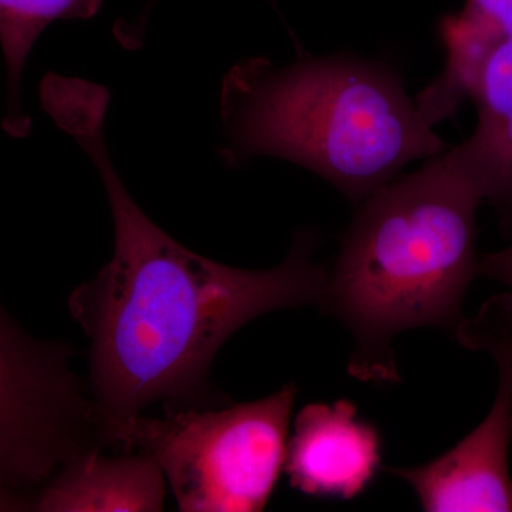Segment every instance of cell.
Segmentation results:
<instances>
[{"instance_id":"6da1fadb","label":"cell","mask_w":512,"mask_h":512,"mask_svg":"<svg viewBox=\"0 0 512 512\" xmlns=\"http://www.w3.org/2000/svg\"><path fill=\"white\" fill-rule=\"evenodd\" d=\"M110 94L77 80L57 89L46 113L92 160L109 200L113 256L69 296L70 316L90 342L89 384L107 434L153 404L207 409L211 365L248 322L322 301L328 275L298 237L268 271L222 265L185 248L150 220L117 173L106 143Z\"/></svg>"},{"instance_id":"7a4b0ae2","label":"cell","mask_w":512,"mask_h":512,"mask_svg":"<svg viewBox=\"0 0 512 512\" xmlns=\"http://www.w3.org/2000/svg\"><path fill=\"white\" fill-rule=\"evenodd\" d=\"M228 165L276 157L325 178L352 201H365L413 161L447 144L407 96L387 64L350 55L308 57L276 66L242 60L221 90Z\"/></svg>"},{"instance_id":"3957f363","label":"cell","mask_w":512,"mask_h":512,"mask_svg":"<svg viewBox=\"0 0 512 512\" xmlns=\"http://www.w3.org/2000/svg\"><path fill=\"white\" fill-rule=\"evenodd\" d=\"M481 202L443 154L366 198L320 301L352 332L353 375L396 382L394 336L460 325L461 303L478 275Z\"/></svg>"},{"instance_id":"277c9868","label":"cell","mask_w":512,"mask_h":512,"mask_svg":"<svg viewBox=\"0 0 512 512\" xmlns=\"http://www.w3.org/2000/svg\"><path fill=\"white\" fill-rule=\"evenodd\" d=\"M296 394L291 383L227 409L138 414L113 430V451L153 457L180 511H262L285 468Z\"/></svg>"},{"instance_id":"5b68a950","label":"cell","mask_w":512,"mask_h":512,"mask_svg":"<svg viewBox=\"0 0 512 512\" xmlns=\"http://www.w3.org/2000/svg\"><path fill=\"white\" fill-rule=\"evenodd\" d=\"M66 343L29 335L0 303V488L26 498L110 440Z\"/></svg>"},{"instance_id":"8992f818","label":"cell","mask_w":512,"mask_h":512,"mask_svg":"<svg viewBox=\"0 0 512 512\" xmlns=\"http://www.w3.org/2000/svg\"><path fill=\"white\" fill-rule=\"evenodd\" d=\"M500 382L493 407L466 439L429 464L392 468L413 488L424 511L511 512L508 448L512 436V349L491 353Z\"/></svg>"},{"instance_id":"52a82bcc","label":"cell","mask_w":512,"mask_h":512,"mask_svg":"<svg viewBox=\"0 0 512 512\" xmlns=\"http://www.w3.org/2000/svg\"><path fill=\"white\" fill-rule=\"evenodd\" d=\"M382 460V441L348 400L303 407L286 450L291 485L311 497L350 500L372 483Z\"/></svg>"},{"instance_id":"ba28073f","label":"cell","mask_w":512,"mask_h":512,"mask_svg":"<svg viewBox=\"0 0 512 512\" xmlns=\"http://www.w3.org/2000/svg\"><path fill=\"white\" fill-rule=\"evenodd\" d=\"M167 480L141 451H92L70 461L37 493L35 511H163Z\"/></svg>"},{"instance_id":"9c48e42d","label":"cell","mask_w":512,"mask_h":512,"mask_svg":"<svg viewBox=\"0 0 512 512\" xmlns=\"http://www.w3.org/2000/svg\"><path fill=\"white\" fill-rule=\"evenodd\" d=\"M477 124L471 136L444 158L512 221V36L494 50L477 92Z\"/></svg>"},{"instance_id":"30bf717a","label":"cell","mask_w":512,"mask_h":512,"mask_svg":"<svg viewBox=\"0 0 512 512\" xmlns=\"http://www.w3.org/2000/svg\"><path fill=\"white\" fill-rule=\"evenodd\" d=\"M101 5L103 0H0V49L6 66L2 127L9 136L26 137L32 128L20 99V84L37 39L57 20L93 18Z\"/></svg>"},{"instance_id":"8fae6325","label":"cell","mask_w":512,"mask_h":512,"mask_svg":"<svg viewBox=\"0 0 512 512\" xmlns=\"http://www.w3.org/2000/svg\"><path fill=\"white\" fill-rule=\"evenodd\" d=\"M440 36L447 52L444 70L416 99L421 116L433 127L453 116L467 97L473 100L488 60L503 42L461 13L441 19Z\"/></svg>"},{"instance_id":"7c38bea8","label":"cell","mask_w":512,"mask_h":512,"mask_svg":"<svg viewBox=\"0 0 512 512\" xmlns=\"http://www.w3.org/2000/svg\"><path fill=\"white\" fill-rule=\"evenodd\" d=\"M478 275L505 286L507 292L490 299L476 318L457 326L458 339L468 349L495 350L512 348V244L501 251L478 259Z\"/></svg>"},{"instance_id":"4fadbf2b","label":"cell","mask_w":512,"mask_h":512,"mask_svg":"<svg viewBox=\"0 0 512 512\" xmlns=\"http://www.w3.org/2000/svg\"><path fill=\"white\" fill-rule=\"evenodd\" d=\"M460 13L503 40L512 36V0H466Z\"/></svg>"},{"instance_id":"5bb4252c","label":"cell","mask_w":512,"mask_h":512,"mask_svg":"<svg viewBox=\"0 0 512 512\" xmlns=\"http://www.w3.org/2000/svg\"><path fill=\"white\" fill-rule=\"evenodd\" d=\"M33 510V504L26 498L9 493L0 488V511H29Z\"/></svg>"},{"instance_id":"9a60e30c","label":"cell","mask_w":512,"mask_h":512,"mask_svg":"<svg viewBox=\"0 0 512 512\" xmlns=\"http://www.w3.org/2000/svg\"><path fill=\"white\" fill-rule=\"evenodd\" d=\"M154 2L156 0H148V6L146 10H144L143 16H141L140 22L137 23V26H134V28H130L126 30V33L128 36L133 37V39H140L141 37V23H143L144 16H146V13L150 12L151 6L154 5Z\"/></svg>"}]
</instances>
